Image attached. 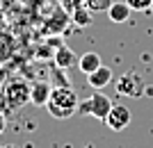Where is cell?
Masks as SVG:
<instances>
[{"mask_svg":"<svg viewBox=\"0 0 153 148\" xmlns=\"http://www.w3.org/2000/svg\"><path fill=\"white\" fill-rule=\"evenodd\" d=\"M85 148H94V144H87V146H85Z\"/></svg>","mask_w":153,"mask_h":148,"instance_id":"cell-16","label":"cell"},{"mask_svg":"<svg viewBox=\"0 0 153 148\" xmlns=\"http://www.w3.org/2000/svg\"><path fill=\"white\" fill-rule=\"evenodd\" d=\"M78 105H80L78 94L71 89V87H53L46 107H48V114H51L53 119L64 121V119H71V116L78 112Z\"/></svg>","mask_w":153,"mask_h":148,"instance_id":"cell-1","label":"cell"},{"mask_svg":"<svg viewBox=\"0 0 153 148\" xmlns=\"http://www.w3.org/2000/svg\"><path fill=\"white\" fill-rule=\"evenodd\" d=\"M64 68H59V66H55V71H53V87H71V82H69V77L64 80Z\"/></svg>","mask_w":153,"mask_h":148,"instance_id":"cell-13","label":"cell"},{"mask_svg":"<svg viewBox=\"0 0 153 148\" xmlns=\"http://www.w3.org/2000/svg\"><path fill=\"white\" fill-rule=\"evenodd\" d=\"M2 132H5V116L0 114V135H2Z\"/></svg>","mask_w":153,"mask_h":148,"instance_id":"cell-15","label":"cell"},{"mask_svg":"<svg viewBox=\"0 0 153 148\" xmlns=\"http://www.w3.org/2000/svg\"><path fill=\"white\" fill-rule=\"evenodd\" d=\"M0 148H2V146H0Z\"/></svg>","mask_w":153,"mask_h":148,"instance_id":"cell-18","label":"cell"},{"mask_svg":"<svg viewBox=\"0 0 153 148\" xmlns=\"http://www.w3.org/2000/svg\"><path fill=\"white\" fill-rule=\"evenodd\" d=\"M53 59H55V66H59V68H71L73 64H78L76 52L71 50L69 46H64V43H59V46H57V50H55Z\"/></svg>","mask_w":153,"mask_h":148,"instance_id":"cell-8","label":"cell"},{"mask_svg":"<svg viewBox=\"0 0 153 148\" xmlns=\"http://www.w3.org/2000/svg\"><path fill=\"white\" fill-rule=\"evenodd\" d=\"M130 12H133V7L128 2H112L108 7V16L112 23H126L130 18Z\"/></svg>","mask_w":153,"mask_h":148,"instance_id":"cell-9","label":"cell"},{"mask_svg":"<svg viewBox=\"0 0 153 148\" xmlns=\"http://www.w3.org/2000/svg\"><path fill=\"white\" fill-rule=\"evenodd\" d=\"M105 123H108V128L112 130H123L130 125V110L123 107V105H112L105 116Z\"/></svg>","mask_w":153,"mask_h":148,"instance_id":"cell-5","label":"cell"},{"mask_svg":"<svg viewBox=\"0 0 153 148\" xmlns=\"http://www.w3.org/2000/svg\"><path fill=\"white\" fill-rule=\"evenodd\" d=\"M53 84L46 82V80H37V82L30 84V103L37 105V107H46L48 103V96H51Z\"/></svg>","mask_w":153,"mask_h":148,"instance_id":"cell-6","label":"cell"},{"mask_svg":"<svg viewBox=\"0 0 153 148\" xmlns=\"http://www.w3.org/2000/svg\"><path fill=\"white\" fill-rule=\"evenodd\" d=\"M98 66H103V59L98 52H85L78 57V68L85 73V75H89L91 71H96Z\"/></svg>","mask_w":153,"mask_h":148,"instance_id":"cell-10","label":"cell"},{"mask_svg":"<svg viewBox=\"0 0 153 148\" xmlns=\"http://www.w3.org/2000/svg\"><path fill=\"white\" fill-rule=\"evenodd\" d=\"M114 0H82V5L89 9L91 14L94 12H108V7L112 5Z\"/></svg>","mask_w":153,"mask_h":148,"instance_id":"cell-12","label":"cell"},{"mask_svg":"<svg viewBox=\"0 0 153 148\" xmlns=\"http://www.w3.org/2000/svg\"><path fill=\"white\" fill-rule=\"evenodd\" d=\"M2 103L7 110H21L30 103V84L25 80H12L2 89Z\"/></svg>","mask_w":153,"mask_h":148,"instance_id":"cell-2","label":"cell"},{"mask_svg":"<svg viewBox=\"0 0 153 148\" xmlns=\"http://www.w3.org/2000/svg\"><path fill=\"white\" fill-rule=\"evenodd\" d=\"M151 12H153V0H151Z\"/></svg>","mask_w":153,"mask_h":148,"instance_id":"cell-17","label":"cell"},{"mask_svg":"<svg viewBox=\"0 0 153 148\" xmlns=\"http://www.w3.org/2000/svg\"><path fill=\"white\" fill-rule=\"evenodd\" d=\"M117 94L126 98H142L144 91H146V84H144V77L137 71H126L119 80L114 82Z\"/></svg>","mask_w":153,"mask_h":148,"instance_id":"cell-4","label":"cell"},{"mask_svg":"<svg viewBox=\"0 0 153 148\" xmlns=\"http://www.w3.org/2000/svg\"><path fill=\"white\" fill-rule=\"evenodd\" d=\"M71 16H73V21H76V25H80V27H87L91 23V12L85 5H76Z\"/></svg>","mask_w":153,"mask_h":148,"instance_id":"cell-11","label":"cell"},{"mask_svg":"<svg viewBox=\"0 0 153 148\" xmlns=\"http://www.w3.org/2000/svg\"><path fill=\"white\" fill-rule=\"evenodd\" d=\"M126 2L133 7L135 12H146V9H151V0H126Z\"/></svg>","mask_w":153,"mask_h":148,"instance_id":"cell-14","label":"cell"},{"mask_svg":"<svg viewBox=\"0 0 153 148\" xmlns=\"http://www.w3.org/2000/svg\"><path fill=\"white\" fill-rule=\"evenodd\" d=\"M87 82H89V87H94V89L108 87V84L112 82V68H108V66H98L96 71H91L89 75H87Z\"/></svg>","mask_w":153,"mask_h":148,"instance_id":"cell-7","label":"cell"},{"mask_svg":"<svg viewBox=\"0 0 153 148\" xmlns=\"http://www.w3.org/2000/svg\"><path fill=\"white\" fill-rule=\"evenodd\" d=\"M110 107H112V100H110L101 89H96V94H91L87 100H82V103L78 105V112L85 114V116H94L98 121H105Z\"/></svg>","mask_w":153,"mask_h":148,"instance_id":"cell-3","label":"cell"}]
</instances>
